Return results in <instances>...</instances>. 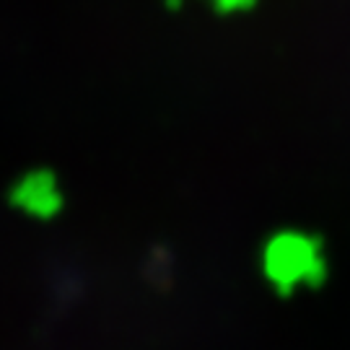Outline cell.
Returning <instances> with one entry per match:
<instances>
[{"label": "cell", "instance_id": "6da1fadb", "mask_svg": "<svg viewBox=\"0 0 350 350\" xmlns=\"http://www.w3.org/2000/svg\"><path fill=\"white\" fill-rule=\"evenodd\" d=\"M319 252L312 239L299 237V234H286V237L273 239L267 247V273L275 283H291L296 286L301 280H312L319 267Z\"/></svg>", "mask_w": 350, "mask_h": 350}, {"label": "cell", "instance_id": "7a4b0ae2", "mask_svg": "<svg viewBox=\"0 0 350 350\" xmlns=\"http://www.w3.org/2000/svg\"><path fill=\"white\" fill-rule=\"evenodd\" d=\"M11 200L37 215H52L63 202L50 174H29L26 179H21V185L13 187Z\"/></svg>", "mask_w": 350, "mask_h": 350}]
</instances>
